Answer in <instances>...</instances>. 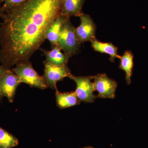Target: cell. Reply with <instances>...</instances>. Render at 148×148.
<instances>
[{
	"mask_svg": "<svg viewBox=\"0 0 148 148\" xmlns=\"http://www.w3.org/2000/svg\"><path fill=\"white\" fill-rule=\"evenodd\" d=\"M81 44L77 38L75 28L71 22L70 18L66 17L61 27L58 45L70 58L79 52Z\"/></svg>",
	"mask_w": 148,
	"mask_h": 148,
	"instance_id": "cell-2",
	"label": "cell"
},
{
	"mask_svg": "<svg viewBox=\"0 0 148 148\" xmlns=\"http://www.w3.org/2000/svg\"><path fill=\"white\" fill-rule=\"evenodd\" d=\"M90 42L91 46L95 51L110 55V60L112 62H114L115 58H119L120 57L118 54V48L112 43L101 42L96 38H93Z\"/></svg>",
	"mask_w": 148,
	"mask_h": 148,
	"instance_id": "cell-12",
	"label": "cell"
},
{
	"mask_svg": "<svg viewBox=\"0 0 148 148\" xmlns=\"http://www.w3.org/2000/svg\"><path fill=\"white\" fill-rule=\"evenodd\" d=\"M12 70L18 76L21 83L40 89H46L49 87L43 77L35 71L30 61L17 64Z\"/></svg>",
	"mask_w": 148,
	"mask_h": 148,
	"instance_id": "cell-3",
	"label": "cell"
},
{
	"mask_svg": "<svg viewBox=\"0 0 148 148\" xmlns=\"http://www.w3.org/2000/svg\"><path fill=\"white\" fill-rule=\"evenodd\" d=\"M43 64L44 74L42 77L51 89L56 90V83L72 74L67 65L58 66L45 62Z\"/></svg>",
	"mask_w": 148,
	"mask_h": 148,
	"instance_id": "cell-5",
	"label": "cell"
},
{
	"mask_svg": "<svg viewBox=\"0 0 148 148\" xmlns=\"http://www.w3.org/2000/svg\"><path fill=\"white\" fill-rule=\"evenodd\" d=\"M40 49L45 56V60L44 62L58 66L67 65L69 58L65 53L61 52V48L59 46L52 48L50 51Z\"/></svg>",
	"mask_w": 148,
	"mask_h": 148,
	"instance_id": "cell-10",
	"label": "cell"
},
{
	"mask_svg": "<svg viewBox=\"0 0 148 148\" xmlns=\"http://www.w3.org/2000/svg\"><path fill=\"white\" fill-rule=\"evenodd\" d=\"M119 59L120 60L119 68L125 72V80L127 84H130L134 65L133 53L130 51H126L123 55L120 56Z\"/></svg>",
	"mask_w": 148,
	"mask_h": 148,
	"instance_id": "cell-14",
	"label": "cell"
},
{
	"mask_svg": "<svg viewBox=\"0 0 148 148\" xmlns=\"http://www.w3.org/2000/svg\"><path fill=\"white\" fill-rule=\"evenodd\" d=\"M80 24L75 28V34L81 43L91 41L95 38L96 25L88 14L83 13L80 15Z\"/></svg>",
	"mask_w": 148,
	"mask_h": 148,
	"instance_id": "cell-8",
	"label": "cell"
},
{
	"mask_svg": "<svg viewBox=\"0 0 148 148\" xmlns=\"http://www.w3.org/2000/svg\"><path fill=\"white\" fill-rule=\"evenodd\" d=\"M2 0H0V18H1L2 16L4 13L2 9Z\"/></svg>",
	"mask_w": 148,
	"mask_h": 148,
	"instance_id": "cell-18",
	"label": "cell"
},
{
	"mask_svg": "<svg viewBox=\"0 0 148 148\" xmlns=\"http://www.w3.org/2000/svg\"><path fill=\"white\" fill-rule=\"evenodd\" d=\"M94 88L98 91L97 97L114 99L115 97L117 83L106 74H98L93 76Z\"/></svg>",
	"mask_w": 148,
	"mask_h": 148,
	"instance_id": "cell-7",
	"label": "cell"
},
{
	"mask_svg": "<svg viewBox=\"0 0 148 148\" xmlns=\"http://www.w3.org/2000/svg\"><path fill=\"white\" fill-rule=\"evenodd\" d=\"M69 77L76 84L75 92L80 101L86 103L94 102L97 97L93 94L95 89L93 82H91L93 76H75L71 74Z\"/></svg>",
	"mask_w": 148,
	"mask_h": 148,
	"instance_id": "cell-4",
	"label": "cell"
},
{
	"mask_svg": "<svg viewBox=\"0 0 148 148\" xmlns=\"http://www.w3.org/2000/svg\"><path fill=\"white\" fill-rule=\"evenodd\" d=\"M8 69H5V68L3 66H0V77L2 76L3 75H4L6 72L8 71Z\"/></svg>",
	"mask_w": 148,
	"mask_h": 148,
	"instance_id": "cell-17",
	"label": "cell"
},
{
	"mask_svg": "<svg viewBox=\"0 0 148 148\" xmlns=\"http://www.w3.org/2000/svg\"><path fill=\"white\" fill-rule=\"evenodd\" d=\"M3 98V97L1 95V93H0V102L2 101Z\"/></svg>",
	"mask_w": 148,
	"mask_h": 148,
	"instance_id": "cell-19",
	"label": "cell"
},
{
	"mask_svg": "<svg viewBox=\"0 0 148 148\" xmlns=\"http://www.w3.org/2000/svg\"><path fill=\"white\" fill-rule=\"evenodd\" d=\"M86 0H64L59 15L65 17L79 16L83 13L82 8Z\"/></svg>",
	"mask_w": 148,
	"mask_h": 148,
	"instance_id": "cell-9",
	"label": "cell"
},
{
	"mask_svg": "<svg viewBox=\"0 0 148 148\" xmlns=\"http://www.w3.org/2000/svg\"><path fill=\"white\" fill-rule=\"evenodd\" d=\"M56 97L57 106L60 109L67 108L80 104L81 101L75 92H61L57 88Z\"/></svg>",
	"mask_w": 148,
	"mask_h": 148,
	"instance_id": "cell-11",
	"label": "cell"
},
{
	"mask_svg": "<svg viewBox=\"0 0 148 148\" xmlns=\"http://www.w3.org/2000/svg\"><path fill=\"white\" fill-rule=\"evenodd\" d=\"M20 79L11 69L8 70L0 77V93L3 98L6 97L13 103L16 89L21 84Z\"/></svg>",
	"mask_w": 148,
	"mask_h": 148,
	"instance_id": "cell-6",
	"label": "cell"
},
{
	"mask_svg": "<svg viewBox=\"0 0 148 148\" xmlns=\"http://www.w3.org/2000/svg\"><path fill=\"white\" fill-rule=\"evenodd\" d=\"M18 145L17 138L0 126V148H13Z\"/></svg>",
	"mask_w": 148,
	"mask_h": 148,
	"instance_id": "cell-15",
	"label": "cell"
},
{
	"mask_svg": "<svg viewBox=\"0 0 148 148\" xmlns=\"http://www.w3.org/2000/svg\"><path fill=\"white\" fill-rule=\"evenodd\" d=\"M25 0H2V9L4 13L8 11L11 9L20 5Z\"/></svg>",
	"mask_w": 148,
	"mask_h": 148,
	"instance_id": "cell-16",
	"label": "cell"
},
{
	"mask_svg": "<svg viewBox=\"0 0 148 148\" xmlns=\"http://www.w3.org/2000/svg\"><path fill=\"white\" fill-rule=\"evenodd\" d=\"M83 148H94L92 147H84Z\"/></svg>",
	"mask_w": 148,
	"mask_h": 148,
	"instance_id": "cell-20",
	"label": "cell"
},
{
	"mask_svg": "<svg viewBox=\"0 0 148 148\" xmlns=\"http://www.w3.org/2000/svg\"><path fill=\"white\" fill-rule=\"evenodd\" d=\"M66 17L58 14L48 30L46 39L50 42L51 48L58 45V38L61 27Z\"/></svg>",
	"mask_w": 148,
	"mask_h": 148,
	"instance_id": "cell-13",
	"label": "cell"
},
{
	"mask_svg": "<svg viewBox=\"0 0 148 148\" xmlns=\"http://www.w3.org/2000/svg\"><path fill=\"white\" fill-rule=\"evenodd\" d=\"M64 0H25L4 12L0 24V63L11 69L27 63L46 39Z\"/></svg>",
	"mask_w": 148,
	"mask_h": 148,
	"instance_id": "cell-1",
	"label": "cell"
}]
</instances>
